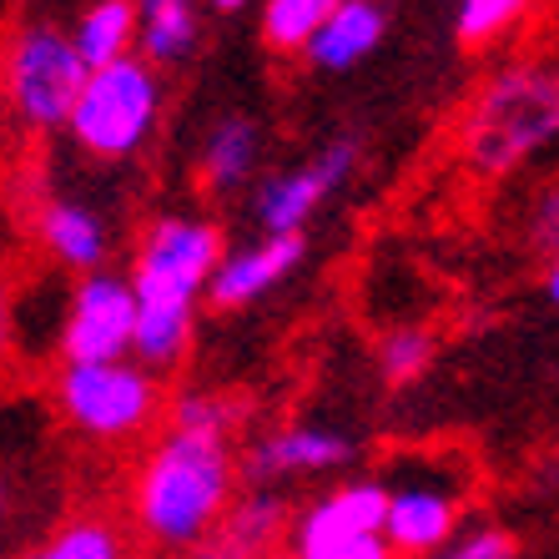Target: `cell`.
I'll list each match as a JSON object with an SVG mask.
<instances>
[{"mask_svg":"<svg viewBox=\"0 0 559 559\" xmlns=\"http://www.w3.org/2000/svg\"><path fill=\"white\" fill-rule=\"evenodd\" d=\"M227 242L212 217L197 212H162L142 227L131 252V287H136V348L131 358L156 378L177 373L197 343V308L217 277Z\"/></svg>","mask_w":559,"mask_h":559,"instance_id":"cell-1","label":"cell"},{"mask_svg":"<svg viewBox=\"0 0 559 559\" xmlns=\"http://www.w3.org/2000/svg\"><path fill=\"white\" fill-rule=\"evenodd\" d=\"M237 479H242V454L233 439L162 424L131 474V524L146 545L187 555L222 530L237 499Z\"/></svg>","mask_w":559,"mask_h":559,"instance_id":"cell-2","label":"cell"},{"mask_svg":"<svg viewBox=\"0 0 559 559\" xmlns=\"http://www.w3.org/2000/svg\"><path fill=\"white\" fill-rule=\"evenodd\" d=\"M559 136V76L539 61H509L484 81L464 121L459 152L479 177H509Z\"/></svg>","mask_w":559,"mask_h":559,"instance_id":"cell-3","label":"cell"},{"mask_svg":"<svg viewBox=\"0 0 559 559\" xmlns=\"http://www.w3.org/2000/svg\"><path fill=\"white\" fill-rule=\"evenodd\" d=\"M86 76H92V66L76 51L71 31L51 26V21L21 26L0 51V92H5L11 117L26 131L71 127V111L86 92Z\"/></svg>","mask_w":559,"mask_h":559,"instance_id":"cell-4","label":"cell"},{"mask_svg":"<svg viewBox=\"0 0 559 559\" xmlns=\"http://www.w3.org/2000/svg\"><path fill=\"white\" fill-rule=\"evenodd\" d=\"M162 71L146 56L96 66L86 76L76 111H71V142L96 162H131L162 127Z\"/></svg>","mask_w":559,"mask_h":559,"instance_id":"cell-5","label":"cell"},{"mask_svg":"<svg viewBox=\"0 0 559 559\" xmlns=\"http://www.w3.org/2000/svg\"><path fill=\"white\" fill-rule=\"evenodd\" d=\"M61 418L96 443H131L167 418V393L152 368L136 358L121 364H61L51 383Z\"/></svg>","mask_w":559,"mask_h":559,"instance_id":"cell-6","label":"cell"},{"mask_svg":"<svg viewBox=\"0 0 559 559\" xmlns=\"http://www.w3.org/2000/svg\"><path fill=\"white\" fill-rule=\"evenodd\" d=\"M136 287L127 273H92L76 277L71 298H66L61 328H56V348L61 364H121L136 348Z\"/></svg>","mask_w":559,"mask_h":559,"instance_id":"cell-7","label":"cell"},{"mask_svg":"<svg viewBox=\"0 0 559 559\" xmlns=\"http://www.w3.org/2000/svg\"><path fill=\"white\" fill-rule=\"evenodd\" d=\"M358 171V136H333L323 152H312L302 167L273 171L252 187V222L262 237H302L318 212L348 187Z\"/></svg>","mask_w":559,"mask_h":559,"instance_id":"cell-8","label":"cell"},{"mask_svg":"<svg viewBox=\"0 0 559 559\" xmlns=\"http://www.w3.org/2000/svg\"><path fill=\"white\" fill-rule=\"evenodd\" d=\"M353 459V439L328 424H283V429L262 433L242 449V484L258 489H277V484L298 479H323L338 474Z\"/></svg>","mask_w":559,"mask_h":559,"instance_id":"cell-9","label":"cell"},{"mask_svg":"<svg viewBox=\"0 0 559 559\" xmlns=\"http://www.w3.org/2000/svg\"><path fill=\"white\" fill-rule=\"evenodd\" d=\"M389 524V484L378 479H348L333 484L328 495L298 509L293 520V555L312 559L323 549L343 545V539H364V534H383Z\"/></svg>","mask_w":559,"mask_h":559,"instance_id":"cell-10","label":"cell"},{"mask_svg":"<svg viewBox=\"0 0 559 559\" xmlns=\"http://www.w3.org/2000/svg\"><path fill=\"white\" fill-rule=\"evenodd\" d=\"M308 258V242L302 237H252L242 248H227L217 277L207 287V302L222 312L233 308H252L258 298H267L273 287H283L287 277L302 267Z\"/></svg>","mask_w":559,"mask_h":559,"instance_id":"cell-11","label":"cell"},{"mask_svg":"<svg viewBox=\"0 0 559 559\" xmlns=\"http://www.w3.org/2000/svg\"><path fill=\"white\" fill-rule=\"evenodd\" d=\"M36 237L46 258L76 277L106 273V258H111V242H117L102 207L81 202V197H46L36 212Z\"/></svg>","mask_w":559,"mask_h":559,"instance_id":"cell-12","label":"cell"},{"mask_svg":"<svg viewBox=\"0 0 559 559\" xmlns=\"http://www.w3.org/2000/svg\"><path fill=\"white\" fill-rule=\"evenodd\" d=\"M389 545L399 559H433L459 539V499L439 484H399L389 489Z\"/></svg>","mask_w":559,"mask_h":559,"instance_id":"cell-13","label":"cell"},{"mask_svg":"<svg viewBox=\"0 0 559 559\" xmlns=\"http://www.w3.org/2000/svg\"><path fill=\"white\" fill-rule=\"evenodd\" d=\"M262 167V127L252 117H222L212 121V131L202 136L197 152V177L212 197H237L242 187H252Z\"/></svg>","mask_w":559,"mask_h":559,"instance_id":"cell-14","label":"cell"},{"mask_svg":"<svg viewBox=\"0 0 559 559\" xmlns=\"http://www.w3.org/2000/svg\"><path fill=\"white\" fill-rule=\"evenodd\" d=\"M389 31V15L373 0H338L328 11L323 31L312 36V46L302 51V61L318 66V71H348V66L368 61L378 51V40Z\"/></svg>","mask_w":559,"mask_h":559,"instance_id":"cell-15","label":"cell"},{"mask_svg":"<svg viewBox=\"0 0 559 559\" xmlns=\"http://www.w3.org/2000/svg\"><path fill=\"white\" fill-rule=\"evenodd\" d=\"M293 504H287L277 489H258V484H248L242 495L233 499V509H227V520H222V539L227 545H237L248 559H267L277 555V545L283 539H293Z\"/></svg>","mask_w":559,"mask_h":559,"instance_id":"cell-16","label":"cell"},{"mask_svg":"<svg viewBox=\"0 0 559 559\" xmlns=\"http://www.w3.org/2000/svg\"><path fill=\"white\" fill-rule=\"evenodd\" d=\"M71 40H76V51L86 56L92 71L96 66H111V61H127V56H136V46H142V5H136V0H92V5L76 15Z\"/></svg>","mask_w":559,"mask_h":559,"instance_id":"cell-17","label":"cell"},{"mask_svg":"<svg viewBox=\"0 0 559 559\" xmlns=\"http://www.w3.org/2000/svg\"><path fill=\"white\" fill-rule=\"evenodd\" d=\"M197 40H202V15H197L192 0H167L156 11H142V46H136V56H146L156 71L162 66H182L197 51Z\"/></svg>","mask_w":559,"mask_h":559,"instance_id":"cell-18","label":"cell"},{"mask_svg":"<svg viewBox=\"0 0 559 559\" xmlns=\"http://www.w3.org/2000/svg\"><path fill=\"white\" fill-rule=\"evenodd\" d=\"M26 559H131V555L117 520L81 514V520H66L61 530H51L36 549H26Z\"/></svg>","mask_w":559,"mask_h":559,"instance_id":"cell-19","label":"cell"},{"mask_svg":"<svg viewBox=\"0 0 559 559\" xmlns=\"http://www.w3.org/2000/svg\"><path fill=\"white\" fill-rule=\"evenodd\" d=\"M333 5L338 0H262V40L273 51L302 56L312 46V36L323 31Z\"/></svg>","mask_w":559,"mask_h":559,"instance_id":"cell-20","label":"cell"},{"mask_svg":"<svg viewBox=\"0 0 559 559\" xmlns=\"http://www.w3.org/2000/svg\"><path fill=\"white\" fill-rule=\"evenodd\" d=\"M167 424L177 429H202V433H222V439H237V424H242V408L227 393L212 389H187L167 404Z\"/></svg>","mask_w":559,"mask_h":559,"instance_id":"cell-21","label":"cell"},{"mask_svg":"<svg viewBox=\"0 0 559 559\" xmlns=\"http://www.w3.org/2000/svg\"><path fill=\"white\" fill-rule=\"evenodd\" d=\"M433 364V333L429 328H393V333H383V343H378V373L389 378V383H414V378H424Z\"/></svg>","mask_w":559,"mask_h":559,"instance_id":"cell-22","label":"cell"},{"mask_svg":"<svg viewBox=\"0 0 559 559\" xmlns=\"http://www.w3.org/2000/svg\"><path fill=\"white\" fill-rule=\"evenodd\" d=\"M530 11V0H459L454 31L464 46H495L504 31H514Z\"/></svg>","mask_w":559,"mask_h":559,"instance_id":"cell-23","label":"cell"},{"mask_svg":"<svg viewBox=\"0 0 559 559\" xmlns=\"http://www.w3.org/2000/svg\"><path fill=\"white\" fill-rule=\"evenodd\" d=\"M524 237H530L534 252L559 258V182H545L524 207Z\"/></svg>","mask_w":559,"mask_h":559,"instance_id":"cell-24","label":"cell"},{"mask_svg":"<svg viewBox=\"0 0 559 559\" xmlns=\"http://www.w3.org/2000/svg\"><path fill=\"white\" fill-rule=\"evenodd\" d=\"M433 559H514V539L504 530H474Z\"/></svg>","mask_w":559,"mask_h":559,"instance_id":"cell-25","label":"cell"},{"mask_svg":"<svg viewBox=\"0 0 559 559\" xmlns=\"http://www.w3.org/2000/svg\"><path fill=\"white\" fill-rule=\"evenodd\" d=\"M312 559H399V549L389 545V534H364V539H343V545L323 549Z\"/></svg>","mask_w":559,"mask_h":559,"instance_id":"cell-26","label":"cell"},{"mask_svg":"<svg viewBox=\"0 0 559 559\" xmlns=\"http://www.w3.org/2000/svg\"><path fill=\"white\" fill-rule=\"evenodd\" d=\"M177 559H248L237 545H227L222 534H212V539H202V545H192L187 555H177Z\"/></svg>","mask_w":559,"mask_h":559,"instance_id":"cell-27","label":"cell"},{"mask_svg":"<svg viewBox=\"0 0 559 559\" xmlns=\"http://www.w3.org/2000/svg\"><path fill=\"white\" fill-rule=\"evenodd\" d=\"M11 328H15V302H11V277L0 273V358L11 348Z\"/></svg>","mask_w":559,"mask_h":559,"instance_id":"cell-28","label":"cell"},{"mask_svg":"<svg viewBox=\"0 0 559 559\" xmlns=\"http://www.w3.org/2000/svg\"><path fill=\"white\" fill-rule=\"evenodd\" d=\"M545 298L559 308V258H549V267H545Z\"/></svg>","mask_w":559,"mask_h":559,"instance_id":"cell-29","label":"cell"},{"mask_svg":"<svg viewBox=\"0 0 559 559\" xmlns=\"http://www.w3.org/2000/svg\"><path fill=\"white\" fill-rule=\"evenodd\" d=\"M212 5H217V11H242L248 0H212Z\"/></svg>","mask_w":559,"mask_h":559,"instance_id":"cell-30","label":"cell"},{"mask_svg":"<svg viewBox=\"0 0 559 559\" xmlns=\"http://www.w3.org/2000/svg\"><path fill=\"white\" fill-rule=\"evenodd\" d=\"M136 5H142V11H156V5H167V0H136Z\"/></svg>","mask_w":559,"mask_h":559,"instance_id":"cell-31","label":"cell"},{"mask_svg":"<svg viewBox=\"0 0 559 559\" xmlns=\"http://www.w3.org/2000/svg\"><path fill=\"white\" fill-rule=\"evenodd\" d=\"M0 520H5V484H0Z\"/></svg>","mask_w":559,"mask_h":559,"instance_id":"cell-32","label":"cell"},{"mask_svg":"<svg viewBox=\"0 0 559 559\" xmlns=\"http://www.w3.org/2000/svg\"><path fill=\"white\" fill-rule=\"evenodd\" d=\"M267 559H302V555H293V549H287V555H267Z\"/></svg>","mask_w":559,"mask_h":559,"instance_id":"cell-33","label":"cell"}]
</instances>
